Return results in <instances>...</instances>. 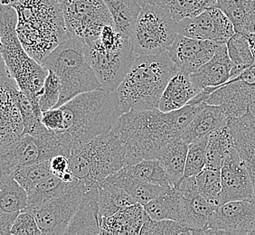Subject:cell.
I'll return each instance as SVG.
<instances>
[{"instance_id": "45", "label": "cell", "mask_w": 255, "mask_h": 235, "mask_svg": "<svg viewBox=\"0 0 255 235\" xmlns=\"http://www.w3.org/2000/svg\"><path fill=\"white\" fill-rule=\"evenodd\" d=\"M40 120L50 130L61 131L64 127V113L60 107L51 109L42 113Z\"/></svg>"}, {"instance_id": "2", "label": "cell", "mask_w": 255, "mask_h": 235, "mask_svg": "<svg viewBox=\"0 0 255 235\" xmlns=\"http://www.w3.org/2000/svg\"><path fill=\"white\" fill-rule=\"evenodd\" d=\"M60 108L64 113V127L56 132L70 153L108 133L123 114L116 92L104 89L79 94Z\"/></svg>"}, {"instance_id": "5", "label": "cell", "mask_w": 255, "mask_h": 235, "mask_svg": "<svg viewBox=\"0 0 255 235\" xmlns=\"http://www.w3.org/2000/svg\"><path fill=\"white\" fill-rule=\"evenodd\" d=\"M17 15L12 5H0V54L5 60L10 76L28 97L34 108L42 113L38 104L40 92L48 70L26 53L16 33Z\"/></svg>"}, {"instance_id": "42", "label": "cell", "mask_w": 255, "mask_h": 235, "mask_svg": "<svg viewBox=\"0 0 255 235\" xmlns=\"http://www.w3.org/2000/svg\"><path fill=\"white\" fill-rule=\"evenodd\" d=\"M60 89L59 78L54 72L48 70V74L44 80L38 99V104L42 113L57 106L59 102Z\"/></svg>"}, {"instance_id": "20", "label": "cell", "mask_w": 255, "mask_h": 235, "mask_svg": "<svg viewBox=\"0 0 255 235\" xmlns=\"http://www.w3.org/2000/svg\"><path fill=\"white\" fill-rule=\"evenodd\" d=\"M14 79L0 82V151L15 143L24 131L23 118L11 93L10 84Z\"/></svg>"}, {"instance_id": "13", "label": "cell", "mask_w": 255, "mask_h": 235, "mask_svg": "<svg viewBox=\"0 0 255 235\" xmlns=\"http://www.w3.org/2000/svg\"><path fill=\"white\" fill-rule=\"evenodd\" d=\"M177 32L187 37L218 43H227L236 33L230 19L216 5L195 16L177 21Z\"/></svg>"}, {"instance_id": "29", "label": "cell", "mask_w": 255, "mask_h": 235, "mask_svg": "<svg viewBox=\"0 0 255 235\" xmlns=\"http://www.w3.org/2000/svg\"><path fill=\"white\" fill-rule=\"evenodd\" d=\"M143 206L147 216L154 220L181 221V196L175 186H168Z\"/></svg>"}, {"instance_id": "44", "label": "cell", "mask_w": 255, "mask_h": 235, "mask_svg": "<svg viewBox=\"0 0 255 235\" xmlns=\"http://www.w3.org/2000/svg\"><path fill=\"white\" fill-rule=\"evenodd\" d=\"M51 171L64 182H73L76 179L70 167V158L64 155H56L50 159Z\"/></svg>"}, {"instance_id": "37", "label": "cell", "mask_w": 255, "mask_h": 235, "mask_svg": "<svg viewBox=\"0 0 255 235\" xmlns=\"http://www.w3.org/2000/svg\"><path fill=\"white\" fill-rule=\"evenodd\" d=\"M154 3L167 11L177 22L195 16L206 8L215 6L216 0H154Z\"/></svg>"}, {"instance_id": "4", "label": "cell", "mask_w": 255, "mask_h": 235, "mask_svg": "<svg viewBox=\"0 0 255 235\" xmlns=\"http://www.w3.org/2000/svg\"><path fill=\"white\" fill-rule=\"evenodd\" d=\"M177 71L167 51L137 54L116 90L122 113L157 109L164 89Z\"/></svg>"}, {"instance_id": "16", "label": "cell", "mask_w": 255, "mask_h": 235, "mask_svg": "<svg viewBox=\"0 0 255 235\" xmlns=\"http://www.w3.org/2000/svg\"><path fill=\"white\" fill-rule=\"evenodd\" d=\"M222 188L218 206L227 202L255 200V193L246 163L233 147L221 167Z\"/></svg>"}, {"instance_id": "15", "label": "cell", "mask_w": 255, "mask_h": 235, "mask_svg": "<svg viewBox=\"0 0 255 235\" xmlns=\"http://www.w3.org/2000/svg\"><path fill=\"white\" fill-rule=\"evenodd\" d=\"M174 186L181 196V221L193 235H205L217 205L208 201L197 190L195 176H183Z\"/></svg>"}, {"instance_id": "19", "label": "cell", "mask_w": 255, "mask_h": 235, "mask_svg": "<svg viewBox=\"0 0 255 235\" xmlns=\"http://www.w3.org/2000/svg\"><path fill=\"white\" fill-rule=\"evenodd\" d=\"M27 206V192L11 174H0V235H8L16 216Z\"/></svg>"}, {"instance_id": "46", "label": "cell", "mask_w": 255, "mask_h": 235, "mask_svg": "<svg viewBox=\"0 0 255 235\" xmlns=\"http://www.w3.org/2000/svg\"><path fill=\"white\" fill-rule=\"evenodd\" d=\"M11 78H12V77L10 76L9 73H8V71H7L6 65H5V60L3 58L2 54H0V82L6 81V80H9V79Z\"/></svg>"}, {"instance_id": "21", "label": "cell", "mask_w": 255, "mask_h": 235, "mask_svg": "<svg viewBox=\"0 0 255 235\" xmlns=\"http://www.w3.org/2000/svg\"><path fill=\"white\" fill-rule=\"evenodd\" d=\"M98 198V187H88L84 190L65 235H100L103 216Z\"/></svg>"}, {"instance_id": "18", "label": "cell", "mask_w": 255, "mask_h": 235, "mask_svg": "<svg viewBox=\"0 0 255 235\" xmlns=\"http://www.w3.org/2000/svg\"><path fill=\"white\" fill-rule=\"evenodd\" d=\"M223 44L226 43L196 39L177 34L167 51L178 71L191 74L208 62Z\"/></svg>"}, {"instance_id": "7", "label": "cell", "mask_w": 255, "mask_h": 235, "mask_svg": "<svg viewBox=\"0 0 255 235\" xmlns=\"http://www.w3.org/2000/svg\"><path fill=\"white\" fill-rule=\"evenodd\" d=\"M41 64L54 72L60 81V107L79 94L103 89L84 54V42L69 36ZM55 107V108H56Z\"/></svg>"}, {"instance_id": "25", "label": "cell", "mask_w": 255, "mask_h": 235, "mask_svg": "<svg viewBox=\"0 0 255 235\" xmlns=\"http://www.w3.org/2000/svg\"><path fill=\"white\" fill-rule=\"evenodd\" d=\"M146 212L139 203L124 206L112 216L103 217L102 235H139Z\"/></svg>"}, {"instance_id": "26", "label": "cell", "mask_w": 255, "mask_h": 235, "mask_svg": "<svg viewBox=\"0 0 255 235\" xmlns=\"http://www.w3.org/2000/svg\"><path fill=\"white\" fill-rule=\"evenodd\" d=\"M199 91L193 84L190 74L177 71L168 81L159 99L157 109L169 113L186 106Z\"/></svg>"}, {"instance_id": "23", "label": "cell", "mask_w": 255, "mask_h": 235, "mask_svg": "<svg viewBox=\"0 0 255 235\" xmlns=\"http://www.w3.org/2000/svg\"><path fill=\"white\" fill-rule=\"evenodd\" d=\"M234 144L246 163L255 193V116L246 114L228 120Z\"/></svg>"}, {"instance_id": "39", "label": "cell", "mask_w": 255, "mask_h": 235, "mask_svg": "<svg viewBox=\"0 0 255 235\" xmlns=\"http://www.w3.org/2000/svg\"><path fill=\"white\" fill-rule=\"evenodd\" d=\"M197 190L208 201L218 206L221 192V169L205 167L195 176Z\"/></svg>"}, {"instance_id": "36", "label": "cell", "mask_w": 255, "mask_h": 235, "mask_svg": "<svg viewBox=\"0 0 255 235\" xmlns=\"http://www.w3.org/2000/svg\"><path fill=\"white\" fill-rule=\"evenodd\" d=\"M228 55L232 62L230 79L237 75L255 64V56L246 35L235 33L226 43Z\"/></svg>"}, {"instance_id": "1", "label": "cell", "mask_w": 255, "mask_h": 235, "mask_svg": "<svg viewBox=\"0 0 255 235\" xmlns=\"http://www.w3.org/2000/svg\"><path fill=\"white\" fill-rule=\"evenodd\" d=\"M198 107L199 104L187 103L169 113L158 109L130 111L119 117L112 130L122 140L130 165L142 159H157L167 143L181 137Z\"/></svg>"}, {"instance_id": "8", "label": "cell", "mask_w": 255, "mask_h": 235, "mask_svg": "<svg viewBox=\"0 0 255 235\" xmlns=\"http://www.w3.org/2000/svg\"><path fill=\"white\" fill-rule=\"evenodd\" d=\"M70 154L57 132L40 122L33 132L23 134L15 143L0 151V174L12 175L25 165L49 160L56 155L70 157Z\"/></svg>"}, {"instance_id": "48", "label": "cell", "mask_w": 255, "mask_h": 235, "mask_svg": "<svg viewBox=\"0 0 255 235\" xmlns=\"http://www.w3.org/2000/svg\"><path fill=\"white\" fill-rule=\"evenodd\" d=\"M20 0H0V5H14Z\"/></svg>"}, {"instance_id": "17", "label": "cell", "mask_w": 255, "mask_h": 235, "mask_svg": "<svg viewBox=\"0 0 255 235\" xmlns=\"http://www.w3.org/2000/svg\"><path fill=\"white\" fill-rule=\"evenodd\" d=\"M206 103L221 106L229 118L246 114L255 116V84L236 76L215 90Z\"/></svg>"}, {"instance_id": "12", "label": "cell", "mask_w": 255, "mask_h": 235, "mask_svg": "<svg viewBox=\"0 0 255 235\" xmlns=\"http://www.w3.org/2000/svg\"><path fill=\"white\" fill-rule=\"evenodd\" d=\"M86 188L88 187L83 184L78 188L57 196L36 208L23 211H27L34 216L42 235H65Z\"/></svg>"}, {"instance_id": "3", "label": "cell", "mask_w": 255, "mask_h": 235, "mask_svg": "<svg viewBox=\"0 0 255 235\" xmlns=\"http://www.w3.org/2000/svg\"><path fill=\"white\" fill-rule=\"evenodd\" d=\"M16 33L26 53L40 64L69 37L60 0H20Z\"/></svg>"}, {"instance_id": "31", "label": "cell", "mask_w": 255, "mask_h": 235, "mask_svg": "<svg viewBox=\"0 0 255 235\" xmlns=\"http://www.w3.org/2000/svg\"><path fill=\"white\" fill-rule=\"evenodd\" d=\"M107 179L122 187L135 203H139L142 206H145L147 202L150 201L155 196L159 195L168 187L141 181L137 178L125 175L120 170L109 176Z\"/></svg>"}, {"instance_id": "28", "label": "cell", "mask_w": 255, "mask_h": 235, "mask_svg": "<svg viewBox=\"0 0 255 235\" xmlns=\"http://www.w3.org/2000/svg\"><path fill=\"white\" fill-rule=\"evenodd\" d=\"M84 183L76 178L73 182H64L54 174L47 176L27 193V206L24 210H32L44 203L67 192L78 188Z\"/></svg>"}, {"instance_id": "49", "label": "cell", "mask_w": 255, "mask_h": 235, "mask_svg": "<svg viewBox=\"0 0 255 235\" xmlns=\"http://www.w3.org/2000/svg\"><path fill=\"white\" fill-rule=\"evenodd\" d=\"M137 2L139 4V5H141V7H142L143 5L153 3V2H154V0H137Z\"/></svg>"}, {"instance_id": "10", "label": "cell", "mask_w": 255, "mask_h": 235, "mask_svg": "<svg viewBox=\"0 0 255 235\" xmlns=\"http://www.w3.org/2000/svg\"><path fill=\"white\" fill-rule=\"evenodd\" d=\"M69 36L84 43L94 41L103 26L113 25L103 0H60Z\"/></svg>"}, {"instance_id": "9", "label": "cell", "mask_w": 255, "mask_h": 235, "mask_svg": "<svg viewBox=\"0 0 255 235\" xmlns=\"http://www.w3.org/2000/svg\"><path fill=\"white\" fill-rule=\"evenodd\" d=\"M177 32V22L154 2L143 5L128 36L137 54L167 51Z\"/></svg>"}, {"instance_id": "38", "label": "cell", "mask_w": 255, "mask_h": 235, "mask_svg": "<svg viewBox=\"0 0 255 235\" xmlns=\"http://www.w3.org/2000/svg\"><path fill=\"white\" fill-rule=\"evenodd\" d=\"M49 160L35 162L17 168L12 173L15 180L25 191H31L34 186L52 175Z\"/></svg>"}, {"instance_id": "6", "label": "cell", "mask_w": 255, "mask_h": 235, "mask_svg": "<svg viewBox=\"0 0 255 235\" xmlns=\"http://www.w3.org/2000/svg\"><path fill=\"white\" fill-rule=\"evenodd\" d=\"M69 158L74 176L87 187H98L109 176L130 165L125 147L112 129L73 149Z\"/></svg>"}, {"instance_id": "51", "label": "cell", "mask_w": 255, "mask_h": 235, "mask_svg": "<svg viewBox=\"0 0 255 235\" xmlns=\"http://www.w3.org/2000/svg\"><path fill=\"white\" fill-rule=\"evenodd\" d=\"M251 235H255V230L253 231V232H252V234H251Z\"/></svg>"}, {"instance_id": "43", "label": "cell", "mask_w": 255, "mask_h": 235, "mask_svg": "<svg viewBox=\"0 0 255 235\" xmlns=\"http://www.w3.org/2000/svg\"><path fill=\"white\" fill-rule=\"evenodd\" d=\"M9 234L14 235H42V232L34 216L27 211H22L16 216L11 226Z\"/></svg>"}, {"instance_id": "40", "label": "cell", "mask_w": 255, "mask_h": 235, "mask_svg": "<svg viewBox=\"0 0 255 235\" xmlns=\"http://www.w3.org/2000/svg\"><path fill=\"white\" fill-rule=\"evenodd\" d=\"M140 235H192L191 228L180 221L154 220L146 214Z\"/></svg>"}, {"instance_id": "47", "label": "cell", "mask_w": 255, "mask_h": 235, "mask_svg": "<svg viewBox=\"0 0 255 235\" xmlns=\"http://www.w3.org/2000/svg\"><path fill=\"white\" fill-rule=\"evenodd\" d=\"M246 37H247V39L249 41L251 48H252L253 54H254V56H255V64H255V34H248V35H246Z\"/></svg>"}, {"instance_id": "50", "label": "cell", "mask_w": 255, "mask_h": 235, "mask_svg": "<svg viewBox=\"0 0 255 235\" xmlns=\"http://www.w3.org/2000/svg\"><path fill=\"white\" fill-rule=\"evenodd\" d=\"M2 49V41H1V38H0V51Z\"/></svg>"}, {"instance_id": "41", "label": "cell", "mask_w": 255, "mask_h": 235, "mask_svg": "<svg viewBox=\"0 0 255 235\" xmlns=\"http://www.w3.org/2000/svg\"><path fill=\"white\" fill-rule=\"evenodd\" d=\"M207 140L208 136L188 144L186 167L183 176H196L206 167Z\"/></svg>"}, {"instance_id": "34", "label": "cell", "mask_w": 255, "mask_h": 235, "mask_svg": "<svg viewBox=\"0 0 255 235\" xmlns=\"http://www.w3.org/2000/svg\"><path fill=\"white\" fill-rule=\"evenodd\" d=\"M98 192L99 207L103 217L112 216L124 206L135 204L122 187L107 178L99 185Z\"/></svg>"}, {"instance_id": "30", "label": "cell", "mask_w": 255, "mask_h": 235, "mask_svg": "<svg viewBox=\"0 0 255 235\" xmlns=\"http://www.w3.org/2000/svg\"><path fill=\"white\" fill-rule=\"evenodd\" d=\"M187 149L188 144L178 137L167 143L157 156V160L167 172L173 186L184 176Z\"/></svg>"}, {"instance_id": "22", "label": "cell", "mask_w": 255, "mask_h": 235, "mask_svg": "<svg viewBox=\"0 0 255 235\" xmlns=\"http://www.w3.org/2000/svg\"><path fill=\"white\" fill-rule=\"evenodd\" d=\"M232 62L226 44H222L216 54L195 73L190 78L196 88L201 92L206 88H218L230 80Z\"/></svg>"}, {"instance_id": "14", "label": "cell", "mask_w": 255, "mask_h": 235, "mask_svg": "<svg viewBox=\"0 0 255 235\" xmlns=\"http://www.w3.org/2000/svg\"><path fill=\"white\" fill-rule=\"evenodd\" d=\"M255 230V200H239L217 206L205 235H251Z\"/></svg>"}, {"instance_id": "24", "label": "cell", "mask_w": 255, "mask_h": 235, "mask_svg": "<svg viewBox=\"0 0 255 235\" xmlns=\"http://www.w3.org/2000/svg\"><path fill=\"white\" fill-rule=\"evenodd\" d=\"M229 118L226 116L221 106L206 103L199 104L198 110L191 121L183 130L181 138L187 144L209 136L210 133L228 122Z\"/></svg>"}, {"instance_id": "27", "label": "cell", "mask_w": 255, "mask_h": 235, "mask_svg": "<svg viewBox=\"0 0 255 235\" xmlns=\"http://www.w3.org/2000/svg\"><path fill=\"white\" fill-rule=\"evenodd\" d=\"M216 6L230 19L236 33L255 34V0H216Z\"/></svg>"}, {"instance_id": "32", "label": "cell", "mask_w": 255, "mask_h": 235, "mask_svg": "<svg viewBox=\"0 0 255 235\" xmlns=\"http://www.w3.org/2000/svg\"><path fill=\"white\" fill-rule=\"evenodd\" d=\"M235 147L228 122L209 134L206 144V167L221 169L226 155Z\"/></svg>"}, {"instance_id": "33", "label": "cell", "mask_w": 255, "mask_h": 235, "mask_svg": "<svg viewBox=\"0 0 255 235\" xmlns=\"http://www.w3.org/2000/svg\"><path fill=\"white\" fill-rule=\"evenodd\" d=\"M113 18V25L121 34L128 38L141 10L137 0H103Z\"/></svg>"}, {"instance_id": "35", "label": "cell", "mask_w": 255, "mask_h": 235, "mask_svg": "<svg viewBox=\"0 0 255 235\" xmlns=\"http://www.w3.org/2000/svg\"><path fill=\"white\" fill-rule=\"evenodd\" d=\"M120 171L139 179L160 186H173L167 172L157 159H142L132 165H128L120 169Z\"/></svg>"}, {"instance_id": "11", "label": "cell", "mask_w": 255, "mask_h": 235, "mask_svg": "<svg viewBox=\"0 0 255 235\" xmlns=\"http://www.w3.org/2000/svg\"><path fill=\"white\" fill-rule=\"evenodd\" d=\"M84 54L102 87L109 92H116L137 56L129 42L117 49L84 43Z\"/></svg>"}]
</instances>
